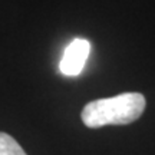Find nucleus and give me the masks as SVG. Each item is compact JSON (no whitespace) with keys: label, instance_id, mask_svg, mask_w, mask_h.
I'll return each instance as SVG.
<instances>
[{"label":"nucleus","instance_id":"nucleus-1","mask_svg":"<svg viewBox=\"0 0 155 155\" xmlns=\"http://www.w3.org/2000/svg\"><path fill=\"white\" fill-rule=\"evenodd\" d=\"M147 101L139 92H125L112 98L88 102L83 106L81 118L88 128L105 125H127L135 122L144 114Z\"/></svg>","mask_w":155,"mask_h":155},{"label":"nucleus","instance_id":"nucleus-3","mask_svg":"<svg viewBox=\"0 0 155 155\" xmlns=\"http://www.w3.org/2000/svg\"><path fill=\"white\" fill-rule=\"evenodd\" d=\"M0 155H28L16 139L9 134L0 132Z\"/></svg>","mask_w":155,"mask_h":155},{"label":"nucleus","instance_id":"nucleus-2","mask_svg":"<svg viewBox=\"0 0 155 155\" xmlns=\"http://www.w3.org/2000/svg\"><path fill=\"white\" fill-rule=\"evenodd\" d=\"M91 53V43L86 39H75L68 45L59 63L61 72L66 76H76L85 68L86 59Z\"/></svg>","mask_w":155,"mask_h":155}]
</instances>
